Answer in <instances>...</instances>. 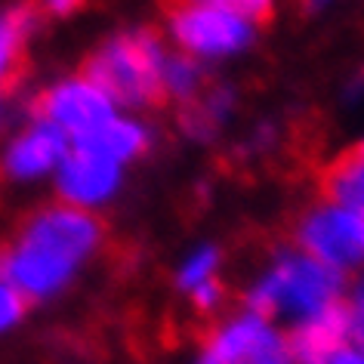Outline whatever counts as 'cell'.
<instances>
[{
    "instance_id": "6",
    "label": "cell",
    "mask_w": 364,
    "mask_h": 364,
    "mask_svg": "<svg viewBox=\"0 0 364 364\" xmlns=\"http://www.w3.org/2000/svg\"><path fill=\"white\" fill-rule=\"evenodd\" d=\"M31 114L50 121L71 142H84L117 114V105L90 80L84 71L53 80L31 99Z\"/></svg>"
},
{
    "instance_id": "2",
    "label": "cell",
    "mask_w": 364,
    "mask_h": 364,
    "mask_svg": "<svg viewBox=\"0 0 364 364\" xmlns=\"http://www.w3.org/2000/svg\"><path fill=\"white\" fill-rule=\"evenodd\" d=\"M170 47L154 28L130 25L114 31L93 50L84 75L117 105V112L139 114L161 102V71Z\"/></svg>"
},
{
    "instance_id": "18",
    "label": "cell",
    "mask_w": 364,
    "mask_h": 364,
    "mask_svg": "<svg viewBox=\"0 0 364 364\" xmlns=\"http://www.w3.org/2000/svg\"><path fill=\"white\" fill-rule=\"evenodd\" d=\"M198 4H210V6H220V10L238 13L257 25L262 19H269L272 10H275V0H198Z\"/></svg>"
},
{
    "instance_id": "26",
    "label": "cell",
    "mask_w": 364,
    "mask_h": 364,
    "mask_svg": "<svg viewBox=\"0 0 364 364\" xmlns=\"http://www.w3.org/2000/svg\"><path fill=\"white\" fill-rule=\"evenodd\" d=\"M303 4V10L309 16H318V13H324V10H331V6L336 4V0H299Z\"/></svg>"
},
{
    "instance_id": "3",
    "label": "cell",
    "mask_w": 364,
    "mask_h": 364,
    "mask_svg": "<svg viewBox=\"0 0 364 364\" xmlns=\"http://www.w3.org/2000/svg\"><path fill=\"white\" fill-rule=\"evenodd\" d=\"M346 275L327 269L324 262L312 259L296 247L275 250L272 259L247 287V312L262 318H287V321H306L324 309L343 303Z\"/></svg>"
},
{
    "instance_id": "9",
    "label": "cell",
    "mask_w": 364,
    "mask_h": 364,
    "mask_svg": "<svg viewBox=\"0 0 364 364\" xmlns=\"http://www.w3.org/2000/svg\"><path fill=\"white\" fill-rule=\"evenodd\" d=\"M281 352H284V336L275 331V324L244 309L241 315H232L216 327L198 364H259Z\"/></svg>"
},
{
    "instance_id": "21",
    "label": "cell",
    "mask_w": 364,
    "mask_h": 364,
    "mask_svg": "<svg viewBox=\"0 0 364 364\" xmlns=\"http://www.w3.org/2000/svg\"><path fill=\"white\" fill-rule=\"evenodd\" d=\"M192 299H195V306L201 309V312H213V309H220V303H223V284H220V278L210 281V284H204V287H198L195 294H192Z\"/></svg>"
},
{
    "instance_id": "25",
    "label": "cell",
    "mask_w": 364,
    "mask_h": 364,
    "mask_svg": "<svg viewBox=\"0 0 364 364\" xmlns=\"http://www.w3.org/2000/svg\"><path fill=\"white\" fill-rule=\"evenodd\" d=\"M327 364H364V352L355 349V346H346L340 355H333Z\"/></svg>"
},
{
    "instance_id": "12",
    "label": "cell",
    "mask_w": 364,
    "mask_h": 364,
    "mask_svg": "<svg viewBox=\"0 0 364 364\" xmlns=\"http://www.w3.org/2000/svg\"><path fill=\"white\" fill-rule=\"evenodd\" d=\"M84 145H93V149L114 158L117 164L130 167V164L142 161L151 151L154 130H151V124H145V117L117 112L102 130H96L90 139H84Z\"/></svg>"
},
{
    "instance_id": "19",
    "label": "cell",
    "mask_w": 364,
    "mask_h": 364,
    "mask_svg": "<svg viewBox=\"0 0 364 364\" xmlns=\"http://www.w3.org/2000/svg\"><path fill=\"white\" fill-rule=\"evenodd\" d=\"M25 309H28V303L22 299V294H16V290L0 278V333H6L10 327L19 324L25 318Z\"/></svg>"
},
{
    "instance_id": "14",
    "label": "cell",
    "mask_w": 364,
    "mask_h": 364,
    "mask_svg": "<svg viewBox=\"0 0 364 364\" xmlns=\"http://www.w3.org/2000/svg\"><path fill=\"white\" fill-rule=\"evenodd\" d=\"M207 68L201 62H195L186 53L170 50L164 59V71H161V99H167L176 108L192 105L198 96L207 90Z\"/></svg>"
},
{
    "instance_id": "23",
    "label": "cell",
    "mask_w": 364,
    "mask_h": 364,
    "mask_svg": "<svg viewBox=\"0 0 364 364\" xmlns=\"http://www.w3.org/2000/svg\"><path fill=\"white\" fill-rule=\"evenodd\" d=\"M13 124H16V105H13V99L6 93H0V142L10 136Z\"/></svg>"
},
{
    "instance_id": "8",
    "label": "cell",
    "mask_w": 364,
    "mask_h": 364,
    "mask_svg": "<svg viewBox=\"0 0 364 364\" xmlns=\"http://www.w3.org/2000/svg\"><path fill=\"white\" fill-rule=\"evenodd\" d=\"M127 179V167L108 158L93 145L71 142V151L65 154L62 167L53 176L56 201L84 213H96L108 207L121 195Z\"/></svg>"
},
{
    "instance_id": "5",
    "label": "cell",
    "mask_w": 364,
    "mask_h": 364,
    "mask_svg": "<svg viewBox=\"0 0 364 364\" xmlns=\"http://www.w3.org/2000/svg\"><path fill=\"white\" fill-rule=\"evenodd\" d=\"M294 247L340 275L358 272L364 269V220L331 198H318L299 213Z\"/></svg>"
},
{
    "instance_id": "11",
    "label": "cell",
    "mask_w": 364,
    "mask_h": 364,
    "mask_svg": "<svg viewBox=\"0 0 364 364\" xmlns=\"http://www.w3.org/2000/svg\"><path fill=\"white\" fill-rule=\"evenodd\" d=\"M241 105L238 87L229 80H216L207 84V90L195 99L192 105L179 108L176 112V127L188 142L195 145H213L220 139V133L235 121Z\"/></svg>"
},
{
    "instance_id": "17",
    "label": "cell",
    "mask_w": 364,
    "mask_h": 364,
    "mask_svg": "<svg viewBox=\"0 0 364 364\" xmlns=\"http://www.w3.org/2000/svg\"><path fill=\"white\" fill-rule=\"evenodd\" d=\"M275 142H278V127L272 121H259L244 133V139L238 145V154L241 158H262V154H269L272 149H275Z\"/></svg>"
},
{
    "instance_id": "1",
    "label": "cell",
    "mask_w": 364,
    "mask_h": 364,
    "mask_svg": "<svg viewBox=\"0 0 364 364\" xmlns=\"http://www.w3.org/2000/svg\"><path fill=\"white\" fill-rule=\"evenodd\" d=\"M102 223L65 204H47L19 225L0 250V278L25 303L53 299L75 281L102 247Z\"/></svg>"
},
{
    "instance_id": "7",
    "label": "cell",
    "mask_w": 364,
    "mask_h": 364,
    "mask_svg": "<svg viewBox=\"0 0 364 364\" xmlns=\"http://www.w3.org/2000/svg\"><path fill=\"white\" fill-rule=\"evenodd\" d=\"M68 151L71 139L65 133L43 117L28 114V121L13 127L10 136L0 142V176L13 186L53 182Z\"/></svg>"
},
{
    "instance_id": "20",
    "label": "cell",
    "mask_w": 364,
    "mask_h": 364,
    "mask_svg": "<svg viewBox=\"0 0 364 364\" xmlns=\"http://www.w3.org/2000/svg\"><path fill=\"white\" fill-rule=\"evenodd\" d=\"M346 306H349V318H352V346H361L364 343V272L355 281Z\"/></svg>"
},
{
    "instance_id": "28",
    "label": "cell",
    "mask_w": 364,
    "mask_h": 364,
    "mask_svg": "<svg viewBox=\"0 0 364 364\" xmlns=\"http://www.w3.org/2000/svg\"><path fill=\"white\" fill-rule=\"evenodd\" d=\"M355 154H358V158H361V161H364V142H361V145H358V149H355Z\"/></svg>"
},
{
    "instance_id": "10",
    "label": "cell",
    "mask_w": 364,
    "mask_h": 364,
    "mask_svg": "<svg viewBox=\"0 0 364 364\" xmlns=\"http://www.w3.org/2000/svg\"><path fill=\"white\" fill-rule=\"evenodd\" d=\"M346 346H352V318L343 299V303L294 324V331L284 340V352L294 364H327Z\"/></svg>"
},
{
    "instance_id": "27",
    "label": "cell",
    "mask_w": 364,
    "mask_h": 364,
    "mask_svg": "<svg viewBox=\"0 0 364 364\" xmlns=\"http://www.w3.org/2000/svg\"><path fill=\"white\" fill-rule=\"evenodd\" d=\"M259 364H294L287 358V352H281V355H272V358H266V361H259Z\"/></svg>"
},
{
    "instance_id": "22",
    "label": "cell",
    "mask_w": 364,
    "mask_h": 364,
    "mask_svg": "<svg viewBox=\"0 0 364 364\" xmlns=\"http://www.w3.org/2000/svg\"><path fill=\"white\" fill-rule=\"evenodd\" d=\"M84 0H38V16H50V19H65L77 10Z\"/></svg>"
},
{
    "instance_id": "16",
    "label": "cell",
    "mask_w": 364,
    "mask_h": 364,
    "mask_svg": "<svg viewBox=\"0 0 364 364\" xmlns=\"http://www.w3.org/2000/svg\"><path fill=\"white\" fill-rule=\"evenodd\" d=\"M220 266H223V250L216 244H198L186 253V259L179 262L176 269V287L182 294L192 296L198 287L210 284L220 275Z\"/></svg>"
},
{
    "instance_id": "4",
    "label": "cell",
    "mask_w": 364,
    "mask_h": 364,
    "mask_svg": "<svg viewBox=\"0 0 364 364\" xmlns=\"http://www.w3.org/2000/svg\"><path fill=\"white\" fill-rule=\"evenodd\" d=\"M257 34V22L198 0H179L167 13V38L173 50L192 56L204 68L250 53Z\"/></svg>"
},
{
    "instance_id": "24",
    "label": "cell",
    "mask_w": 364,
    "mask_h": 364,
    "mask_svg": "<svg viewBox=\"0 0 364 364\" xmlns=\"http://www.w3.org/2000/svg\"><path fill=\"white\" fill-rule=\"evenodd\" d=\"M343 99H346V102H358V99H364V68H358L349 80H346Z\"/></svg>"
},
{
    "instance_id": "13",
    "label": "cell",
    "mask_w": 364,
    "mask_h": 364,
    "mask_svg": "<svg viewBox=\"0 0 364 364\" xmlns=\"http://www.w3.org/2000/svg\"><path fill=\"white\" fill-rule=\"evenodd\" d=\"M38 28V10L28 4L0 6V93H6L16 68L25 56L31 34Z\"/></svg>"
},
{
    "instance_id": "15",
    "label": "cell",
    "mask_w": 364,
    "mask_h": 364,
    "mask_svg": "<svg viewBox=\"0 0 364 364\" xmlns=\"http://www.w3.org/2000/svg\"><path fill=\"white\" fill-rule=\"evenodd\" d=\"M324 198H331L346 210L358 213L364 220V161L358 154H346L327 170L324 176Z\"/></svg>"
}]
</instances>
